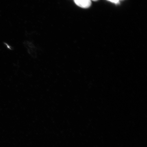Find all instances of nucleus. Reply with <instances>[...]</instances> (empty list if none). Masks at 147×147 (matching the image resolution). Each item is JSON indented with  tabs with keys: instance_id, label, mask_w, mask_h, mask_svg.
I'll return each mask as SVG.
<instances>
[{
	"instance_id": "1",
	"label": "nucleus",
	"mask_w": 147,
	"mask_h": 147,
	"mask_svg": "<svg viewBox=\"0 0 147 147\" xmlns=\"http://www.w3.org/2000/svg\"><path fill=\"white\" fill-rule=\"evenodd\" d=\"M74 2L78 6L84 8H89L91 4V0H74Z\"/></svg>"
},
{
	"instance_id": "2",
	"label": "nucleus",
	"mask_w": 147,
	"mask_h": 147,
	"mask_svg": "<svg viewBox=\"0 0 147 147\" xmlns=\"http://www.w3.org/2000/svg\"><path fill=\"white\" fill-rule=\"evenodd\" d=\"M108 1H111L112 3H119V0H108Z\"/></svg>"
},
{
	"instance_id": "3",
	"label": "nucleus",
	"mask_w": 147,
	"mask_h": 147,
	"mask_svg": "<svg viewBox=\"0 0 147 147\" xmlns=\"http://www.w3.org/2000/svg\"><path fill=\"white\" fill-rule=\"evenodd\" d=\"M92 1H98V0H92Z\"/></svg>"
},
{
	"instance_id": "4",
	"label": "nucleus",
	"mask_w": 147,
	"mask_h": 147,
	"mask_svg": "<svg viewBox=\"0 0 147 147\" xmlns=\"http://www.w3.org/2000/svg\"><path fill=\"white\" fill-rule=\"evenodd\" d=\"M119 1H120V0H119Z\"/></svg>"
}]
</instances>
